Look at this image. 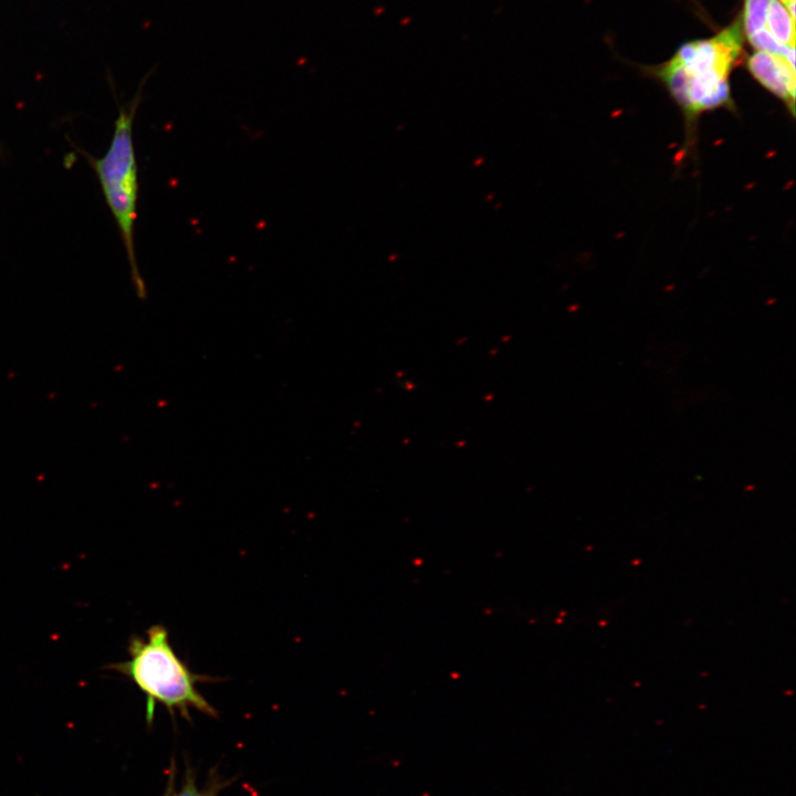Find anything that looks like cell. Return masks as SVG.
<instances>
[{
  "mask_svg": "<svg viewBox=\"0 0 796 796\" xmlns=\"http://www.w3.org/2000/svg\"><path fill=\"white\" fill-rule=\"evenodd\" d=\"M227 784L216 771H211L205 787H199L195 771L187 766L182 783L178 789H175L172 796H218Z\"/></svg>",
  "mask_w": 796,
  "mask_h": 796,
  "instance_id": "obj_6",
  "label": "cell"
},
{
  "mask_svg": "<svg viewBox=\"0 0 796 796\" xmlns=\"http://www.w3.org/2000/svg\"><path fill=\"white\" fill-rule=\"evenodd\" d=\"M783 6L788 10L790 15L795 18V2L796 0H779Z\"/></svg>",
  "mask_w": 796,
  "mask_h": 796,
  "instance_id": "obj_8",
  "label": "cell"
},
{
  "mask_svg": "<svg viewBox=\"0 0 796 796\" xmlns=\"http://www.w3.org/2000/svg\"><path fill=\"white\" fill-rule=\"evenodd\" d=\"M142 100V90L118 109L107 151L100 158L87 156L96 172L106 203L117 224L136 294L146 298V285L139 272L135 252L138 174L133 142L134 118Z\"/></svg>",
  "mask_w": 796,
  "mask_h": 796,
  "instance_id": "obj_3",
  "label": "cell"
},
{
  "mask_svg": "<svg viewBox=\"0 0 796 796\" xmlns=\"http://www.w3.org/2000/svg\"><path fill=\"white\" fill-rule=\"evenodd\" d=\"M175 789H176V784H175V767H174V763L171 762V766H170L169 773H168V779H167L166 789H165V793H164L163 796H172Z\"/></svg>",
  "mask_w": 796,
  "mask_h": 796,
  "instance_id": "obj_7",
  "label": "cell"
},
{
  "mask_svg": "<svg viewBox=\"0 0 796 796\" xmlns=\"http://www.w3.org/2000/svg\"><path fill=\"white\" fill-rule=\"evenodd\" d=\"M740 18L754 51L782 54L795 62V18L779 0H743Z\"/></svg>",
  "mask_w": 796,
  "mask_h": 796,
  "instance_id": "obj_4",
  "label": "cell"
},
{
  "mask_svg": "<svg viewBox=\"0 0 796 796\" xmlns=\"http://www.w3.org/2000/svg\"><path fill=\"white\" fill-rule=\"evenodd\" d=\"M127 650V660L107 668L128 678L145 694L148 724L153 723L156 703L164 705L172 718L177 712L190 720L191 709L208 716H218L217 710L197 689L198 683L211 682L213 678L195 673L179 658L165 626H150L146 638L132 636Z\"/></svg>",
  "mask_w": 796,
  "mask_h": 796,
  "instance_id": "obj_2",
  "label": "cell"
},
{
  "mask_svg": "<svg viewBox=\"0 0 796 796\" xmlns=\"http://www.w3.org/2000/svg\"><path fill=\"white\" fill-rule=\"evenodd\" d=\"M744 40L739 15L713 36L682 44L656 69L689 121L732 104L730 76L742 60Z\"/></svg>",
  "mask_w": 796,
  "mask_h": 796,
  "instance_id": "obj_1",
  "label": "cell"
},
{
  "mask_svg": "<svg viewBox=\"0 0 796 796\" xmlns=\"http://www.w3.org/2000/svg\"><path fill=\"white\" fill-rule=\"evenodd\" d=\"M746 69L755 81L778 97L794 115L795 62L782 54L754 51L746 59Z\"/></svg>",
  "mask_w": 796,
  "mask_h": 796,
  "instance_id": "obj_5",
  "label": "cell"
}]
</instances>
